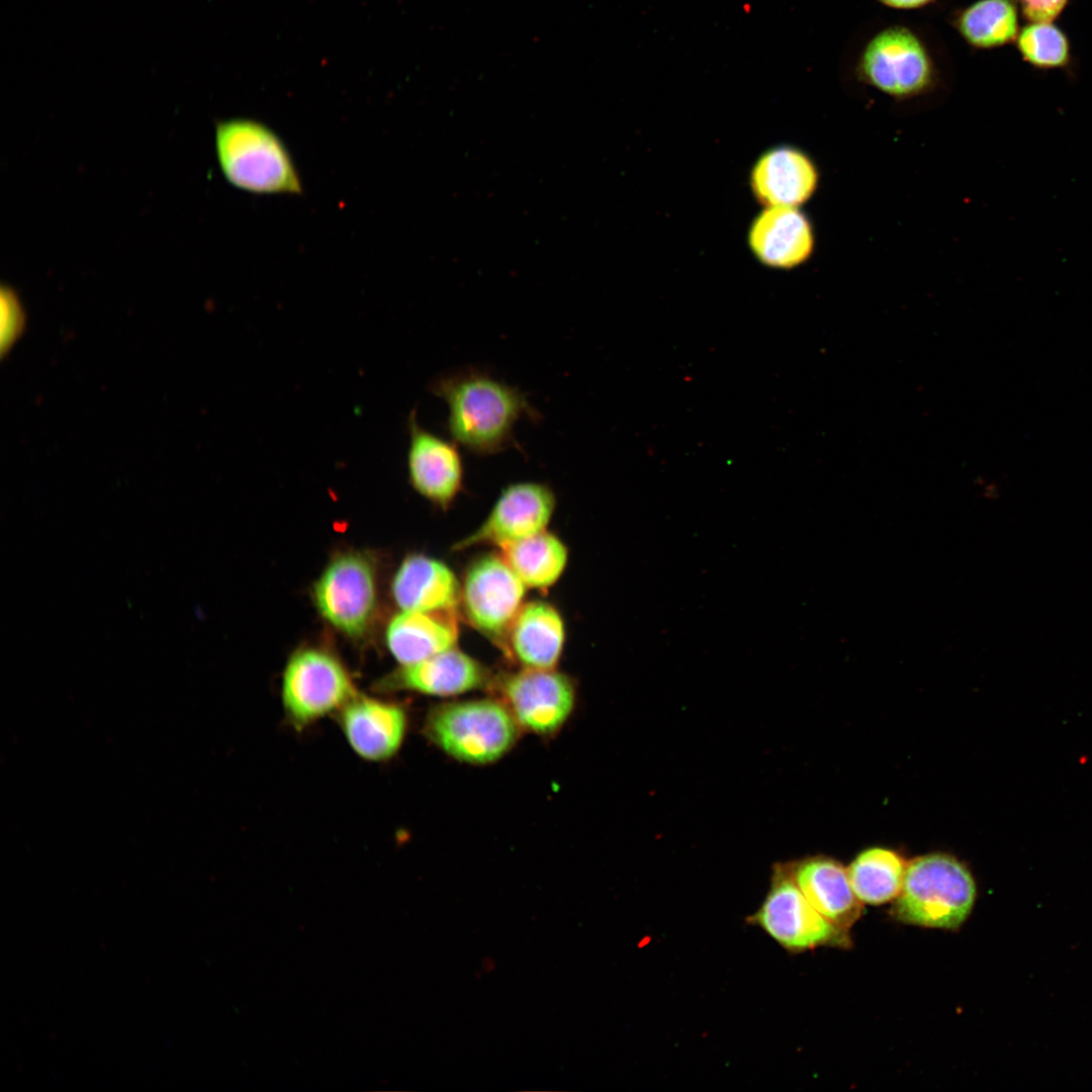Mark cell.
<instances>
[{
    "label": "cell",
    "instance_id": "1",
    "mask_svg": "<svg viewBox=\"0 0 1092 1092\" xmlns=\"http://www.w3.org/2000/svg\"><path fill=\"white\" fill-rule=\"evenodd\" d=\"M429 390L448 406L445 428L450 439L477 456L521 449L514 434L516 424L522 419L533 423L542 419L524 391L479 368L439 374Z\"/></svg>",
    "mask_w": 1092,
    "mask_h": 1092
},
{
    "label": "cell",
    "instance_id": "2",
    "mask_svg": "<svg viewBox=\"0 0 1092 1092\" xmlns=\"http://www.w3.org/2000/svg\"><path fill=\"white\" fill-rule=\"evenodd\" d=\"M215 152L224 178L256 194H300L301 182L290 153L266 124L250 118L216 123Z\"/></svg>",
    "mask_w": 1092,
    "mask_h": 1092
},
{
    "label": "cell",
    "instance_id": "3",
    "mask_svg": "<svg viewBox=\"0 0 1092 1092\" xmlns=\"http://www.w3.org/2000/svg\"><path fill=\"white\" fill-rule=\"evenodd\" d=\"M977 896L966 866L944 853H930L907 862L893 915L904 923L957 929L969 917Z\"/></svg>",
    "mask_w": 1092,
    "mask_h": 1092
},
{
    "label": "cell",
    "instance_id": "4",
    "mask_svg": "<svg viewBox=\"0 0 1092 1092\" xmlns=\"http://www.w3.org/2000/svg\"><path fill=\"white\" fill-rule=\"evenodd\" d=\"M518 721L509 707L493 700L443 705L427 720L429 737L452 757L487 763L502 757L516 742Z\"/></svg>",
    "mask_w": 1092,
    "mask_h": 1092
},
{
    "label": "cell",
    "instance_id": "5",
    "mask_svg": "<svg viewBox=\"0 0 1092 1092\" xmlns=\"http://www.w3.org/2000/svg\"><path fill=\"white\" fill-rule=\"evenodd\" d=\"M355 696L346 669L334 656L324 651H299L285 667L283 708L287 719L298 731L341 710Z\"/></svg>",
    "mask_w": 1092,
    "mask_h": 1092
},
{
    "label": "cell",
    "instance_id": "6",
    "mask_svg": "<svg viewBox=\"0 0 1092 1092\" xmlns=\"http://www.w3.org/2000/svg\"><path fill=\"white\" fill-rule=\"evenodd\" d=\"M753 921L791 950L849 945L847 929L833 924L812 906L787 868L777 870Z\"/></svg>",
    "mask_w": 1092,
    "mask_h": 1092
},
{
    "label": "cell",
    "instance_id": "7",
    "mask_svg": "<svg viewBox=\"0 0 1092 1092\" xmlns=\"http://www.w3.org/2000/svg\"><path fill=\"white\" fill-rule=\"evenodd\" d=\"M527 588L499 553L486 554L468 567L461 584L460 606L476 630L504 639L524 604Z\"/></svg>",
    "mask_w": 1092,
    "mask_h": 1092
},
{
    "label": "cell",
    "instance_id": "8",
    "mask_svg": "<svg viewBox=\"0 0 1092 1092\" xmlns=\"http://www.w3.org/2000/svg\"><path fill=\"white\" fill-rule=\"evenodd\" d=\"M859 72L868 83L895 98L922 93L933 75L925 48L902 26L889 27L868 43Z\"/></svg>",
    "mask_w": 1092,
    "mask_h": 1092
},
{
    "label": "cell",
    "instance_id": "9",
    "mask_svg": "<svg viewBox=\"0 0 1092 1092\" xmlns=\"http://www.w3.org/2000/svg\"><path fill=\"white\" fill-rule=\"evenodd\" d=\"M552 488L536 481H520L503 488L483 523L462 539L455 549L489 544L496 547L523 540L546 530L555 510Z\"/></svg>",
    "mask_w": 1092,
    "mask_h": 1092
},
{
    "label": "cell",
    "instance_id": "10",
    "mask_svg": "<svg viewBox=\"0 0 1092 1092\" xmlns=\"http://www.w3.org/2000/svg\"><path fill=\"white\" fill-rule=\"evenodd\" d=\"M322 615L351 636L366 629L375 605V580L371 563L361 555L335 559L315 585Z\"/></svg>",
    "mask_w": 1092,
    "mask_h": 1092
},
{
    "label": "cell",
    "instance_id": "11",
    "mask_svg": "<svg viewBox=\"0 0 1092 1092\" xmlns=\"http://www.w3.org/2000/svg\"><path fill=\"white\" fill-rule=\"evenodd\" d=\"M502 692L518 723L537 734L557 731L575 700L572 681L554 669L524 667L504 678Z\"/></svg>",
    "mask_w": 1092,
    "mask_h": 1092
},
{
    "label": "cell",
    "instance_id": "12",
    "mask_svg": "<svg viewBox=\"0 0 1092 1092\" xmlns=\"http://www.w3.org/2000/svg\"><path fill=\"white\" fill-rule=\"evenodd\" d=\"M406 465L411 484L430 502L446 508L463 487L464 464L458 444L424 428L416 408L406 420Z\"/></svg>",
    "mask_w": 1092,
    "mask_h": 1092
},
{
    "label": "cell",
    "instance_id": "13",
    "mask_svg": "<svg viewBox=\"0 0 1092 1092\" xmlns=\"http://www.w3.org/2000/svg\"><path fill=\"white\" fill-rule=\"evenodd\" d=\"M339 720L351 748L369 761L392 757L402 744L407 724L399 706L357 695L340 710Z\"/></svg>",
    "mask_w": 1092,
    "mask_h": 1092
},
{
    "label": "cell",
    "instance_id": "14",
    "mask_svg": "<svg viewBox=\"0 0 1092 1092\" xmlns=\"http://www.w3.org/2000/svg\"><path fill=\"white\" fill-rule=\"evenodd\" d=\"M819 172L814 161L803 151L789 146L777 147L763 154L751 173V187L766 207H799L816 192Z\"/></svg>",
    "mask_w": 1092,
    "mask_h": 1092
},
{
    "label": "cell",
    "instance_id": "15",
    "mask_svg": "<svg viewBox=\"0 0 1092 1092\" xmlns=\"http://www.w3.org/2000/svg\"><path fill=\"white\" fill-rule=\"evenodd\" d=\"M748 242L763 264L782 269L807 261L815 247L813 226L798 207H766L752 222Z\"/></svg>",
    "mask_w": 1092,
    "mask_h": 1092
},
{
    "label": "cell",
    "instance_id": "16",
    "mask_svg": "<svg viewBox=\"0 0 1092 1092\" xmlns=\"http://www.w3.org/2000/svg\"><path fill=\"white\" fill-rule=\"evenodd\" d=\"M484 666L457 647L421 661L404 664L386 680L385 687L430 696H453L482 687Z\"/></svg>",
    "mask_w": 1092,
    "mask_h": 1092
},
{
    "label": "cell",
    "instance_id": "17",
    "mask_svg": "<svg viewBox=\"0 0 1092 1092\" xmlns=\"http://www.w3.org/2000/svg\"><path fill=\"white\" fill-rule=\"evenodd\" d=\"M513 657L525 668L554 669L565 642L560 613L549 603H524L505 638Z\"/></svg>",
    "mask_w": 1092,
    "mask_h": 1092
},
{
    "label": "cell",
    "instance_id": "18",
    "mask_svg": "<svg viewBox=\"0 0 1092 1092\" xmlns=\"http://www.w3.org/2000/svg\"><path fill=\"white\" fill-rule=\"evenodd\" d=\"M392 594L401 611H457L461 584L444 562L418 554L400 564L392 581Z\"/></svg>",
    "mask_w": 1092,
    "mask_h": 1092
},
{
    "label": "cell",
    "instance_id": "19",
    "mask_svg": "<svg viewBox=\"0 0 1092 1092\" xmlns=\"http://www.w3.org/2000/svg\"><path fill=\"white\" fill-rule=\"evenodd\" d=\"M791 873L812 906L833 924L848 930L859 918L862 903L852 890L847 869L838 861L811 857L792 867Z\"/></svg>",
    "mask_w": 1092,
    "mask_h": 1092
},
{
    "label": "cell",
    "instance_id": "20",
    "mask_svg": "<svg viewBox=\"0 0 1092 1092\" xmlns=\"http://www.w3.org/2000/svg\"><path fill=\"white\" fill-rule=\"evenodd\" d=\"M458 638L457 611H402L386 632L388 648L401 665L454 648Z\"/></svg>",
    "mask_w": 1092,
    "mask_h": 1092
},
{
    "label": "cell",
    "instance_id": "21",
    "mask_svg": "<svg viewBox=\"0 0 1092 1092\" xmlns=\"http://www.w3.org/2000/svg\"><path fill=\"white\" fill-rule=\"evenodd\" d=\"M498 549L512 570L531 588H546L554 584L568 560L565 544L546 530Z\"/></svg>",
    "mask_w": 1092,
    "mask_h": 1092
},
{
    "label": "cell",
    "instance_id": "22",
    "mask_svg": "<svg viewBox=\"0 0 1092 1092\" xmlns=\"http://www.w3.org/2000/svg\"><path fill=\"white\" fill-rule=\"evenodd\" d=\"M906 867L907 862L897 852L873 847L860 852L847 873L858 900L862 904L880 905L897 898Z\"/></svg>",
    "mask_w": 1092,
    "mask_h": 1092
},
{
    "label": "cell",
    "instance_id": "23",
    "mask_svg": "<svg viewBox=\"0 0 1092 1092\" xmlns=\"http://www.w3.org/2000/svg\"><path fill=\"white\" fill-rule=\"evenodd\" d=\"M958 26L965 39L980 49H993L1016 39L1018 7L1014 0H979L960 16Z\"/></svg>",
    "mask_w": 1092,
    "mask_h": 1092
},
{
    "label": "cell",
    "instance_id": "24",
    "mask_svg": "<svg viewBox=\"0 0 1092 1092\" xmlns=\"http://www.w3.org/2000/svg\"><path fill=\"white\" fill-rule=\"evenodd\" d=\"M1015 40L1021 58L1036 69L1065 68L1071 61L1070 41L1053 22H1029Z\"/></svg>",
    "mask_w": 1092,
    "mask_h": 1092
},
{
    "label": "cell",
    "instance_id": "25",
    "mask_svg": "<svg viewBox=\"0 0 1092 1092\" xmlns=\"http://www.w3.org/2000/svg\"><path fill=\"white\" fill-rule=\"evenodd\" d=\"M1 352H8L23 331L24 312L17 294L3 286L0 293Z\"/></svg>",
    "mask_w": 1092,
    "mask_h": 1092
},
{
    "label": "cell",
    "instance_id": "26",
    "mask_svg": "<svg viewBox=\"0 0 1092 1092\" xmlns=\"http://www.w3.org/2000/svg\"><path fill=\"white\" fill-rule=\"evenodd\" d=\"M1070 0H1018L1023 17L1029 22H1053Z\"/></svg>",
    "mask_w": 1092,
    "mask_h": 1092
},
{
    "label": "cell",
    "instance_id": "27",
    "mask_svg": "<svg viewBox=\"0 0 1092 1092\" xmlns=\"http://www.w3.org/2000/svg\"><path fill=\"white\" fill-rule=\"evenodd\" d=\"M882 3L894 7V8H917L930 2L931 0H880Z\"/></svg>",
    "mask_w": 1092,
    "mask_h": 1092
}]
</instances>
